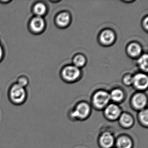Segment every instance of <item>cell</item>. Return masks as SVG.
<instances>
[{
    "label": "cell",
    "mask_w": 148,
    "mask_h": 148,
    "mask_svg": "<svg viewBox=\"0 0 148 148\" xmlns=\"http://www.w3.org/2000/svg\"><path fill=\"white\" fill-rule=\"evenodd\" d=\"M110 95L105 91L98 92L93 97V103L96 107L102 108L105 107L110 101Z\"/></svg>",
    "instance_id": "cell-2"
},
{
    "label": "cell",
    "mask_w": 148,
    "mask_h": 148,
    "mask_svg": "<svg viewBox=\"0 0 148 148\" xmlns=\"http://www.w3.org/2000/svg\"><path fill=\"white\" fill-rule=\"evenodd\" d=\"M100 142L104 148H110L114 143V138L110 133L106 132L101 136Z\"/></svg>",
    "instance_id": "cell-9"
},
{
    "label": "cell",
    "mask_w": 148,
    "mask_h": 148,
    "mask_svg": "<svg viewBox=\"0 0 148 148\" xmlns=\"http://www.w3.org/2000/svg\"><path fill=\"white\" fill-rule=\"evenodd\" d=\"M120 122L121 124L123 126L129 127L132 125L133 119L129 114L124 113L120 116Z\"/></svg>",
    "instance_id": "cell-15"
},
{
    "label": "cell",
    "mask_w": 148,
    "mask_h": 148,
    "mask_svg": "<svg viewBox=\"0 0 148 148\" xmlns=\"http://www.w3.org/2000/svg\"><path fill=\"white\" fill-rule=\"evenodd\" d=\"M30 26L32 31L34 32H40L45 28V21L42 17L36 16L31 20Z\"/></svg>",
    "instance_id": "cell-6"
},
{
    "label": "cell",
    "mask_w": 148,
    "mask_h": 148,
    "mask_svg": "<svg viewBox=\"0 0 148 148\" xmlns=\"http://www.w3.org/2000/svg\"><path fill=\"white\" fill-rule=\"evenodd\" d=\"M133 77H132L131 76H126L124 79V82L125 84L127 85H130L133 83Z\"/></svg>",
    "instance_id": "cell-21"
},
{
    "label": "cell",
    "mask_w": 148,
    "mask_h": 148,
    "mask_svg": "<svg viewBox=\"0 0 148 148\" xmlns=\"http://www.w3.org/2000/svg\"><path fill=\"white\" fill-rule=\"evenodd\" d=\"M115 35L112 31L107 30L104 31L100 35V40L105 45H110L114 41Z\"/></svg>",
    "instance_id": "cell-10"
},
{
    "label": "cell",
    "mask_w": 148,
    "mask_h": 148,
    "mask_svg": "<svg viewBox=\"0 0 148 148\" xmlns=\"http://www.w3.org/2000/svg\"><path fill=\"white\" fill-rule=\"evenodd\" d=\"M3 49H2V47L0 45V60L2 58V56H3Z\"/></svg>",
    "instance_id": "cell-22"
},
{
    "label": "cell",
    "mask_w": 148,
    "mask_h": 148,
    "mask_svg": "<svg viewBox=\"0 0 148 148\" xmlns=\"http://www.w3.org/2000/svg\"><path fill=\"white\" fill-rule=\"evenodd\" d=\"M57 21L60 26H65L70 21V16L66 13H62L58 16Z\"/></svg>",
    "instance_id": "cell-13"
},
{
    "label": "cell",
    "mask_w": 148,
    "mask_h": 148,
    "mask_svg": "<svg viewBox=\"0 0 148 148\" xmlns=\"http://www.w3.org/2000/svg\"><path fill=\"white\" fill-rule=\"evenodd\" d=\"M148 110H143L140 112L139 118L141 122L144 125H147L148 123Z\"/></svg>",
    "instance_id": "cell-19"
},
{
    "label": "cell",
    "mask_w": 148,
    "mask_h": 148,
    "mask_svg": "<svg viewBox=\"0 0 148 148\" xmlns=\"http://www.w3.org/2000/svg\"><path fill=\"white\" fill-rule=\"evenodd\" d=\"M90 112V106L85 103L79 104L73 112L71 115L75 118L84 119L88 116Z\"/></svg>",
    "instance_id": "cell-3"
},
{
    "label": "cell",
    "mask_w": 148,
    "mask_h": 148,
    "mask_svg": "<svg viewBox=\"0 0 148 148\" xmlns=\"http://www.w3.org/2000/svg\"><path fill=\"white\" fill-rule=\"evenodd\" d=\"M128 51L130 55L132 57H136L140 54L142 49L139 45L133 43L129 46Z\"/></svg>",
    "instance_id": "cell-14"
},
{
    "label": "cell",
    "mask_w": 148,
    "mask_h": 148,
    "mask_svg": "<svg viewBox=\"0 0 148 148\" xmlns=\"http://www.w3.org/2000/svg\"><path fill=\"white\" fill-rule=\"evenodd\" d=\"M80 75V71L75 66H69L66 67L63 71V75L66 79L73 81L77 79Z\"/></svg>",
    "instance_id": "cell-4"
},
{
    "label": "cell",
    "mask_w": 148,
    "mask_h": 148,
    "mask_svg": "<svg viewBox=\"0 0 148 148\" xmlns=\"http://www.w3.org/2000/svg\"><path fill=\"white\" fill-rule=\"evenodd\" d=\"M9 95L10 101L16 105L23 104L26 100L27 92L25 87L18 84L13 86L9 91Z\"/></svg>",
    "instance_id": "cell-1"
},
{
    "label": "cell",
    "mask_w": 148,
    "mask_h": 148,
    "mask_svg": "<svg viewBox=\"0 0 148 148\" xmlns=\"http://www.w3.org/2000/svg\"><path fill=\"white\" fill-rule=\"evenodd\" d=\"M73 62L76 67H81L85 64L86 59L82 55H77L74 58Z\"/></svg>",
    "instance_id": "cell-18"
},
{
    "label": "cell",
    "mask_w": 148,
    "mask_h": 148,
    "mask_svg": "<svg viewBox=\"0 0 148 148\" xmlns=\"http://www.w3.org/2000/svg\"><path fill=\"white\" fill-rule=\"evenodd\" d=\"M33 10L37 16L41 17L46 12L47 8L45 5L43 3H38L34 6Z\"/></svg>",
    "instance_id": "cell-12"
},
{
    "label": "cell",
    "mask_w": 148,
    "mask_h": 148,
    "mask_svg": "<svg viewBox=\"0 0 148 148\" xmlns=\"http://www.w3.org/2000/svg\"><path fill=\"white\" fill-rule=\"evenodd\" d=\"M132 103L135 108L138 109H143L146 105L147 98L144 94L138 93L133 97Z\"/></svg>",
    "instance_id": "cell-8"
},
{
    "label": "cell",
    "mask_w": 148,
    "mask_h": 148,
    "mask_svg": "<svg viewBox=\"0 0 148 148\" xmlns=\"http://www.w3.org/2000/svg\"><path fill=\"white\" fill-rule=\"evenodd\" d=\"M133 83L138 89L144 90L148 86V77L146 75L143 73L137 74L133 77Z\"/></svg>",
    "instance_id": "cell-5"
},
{
    "label": "cell",
    "mask_w": 148,
    "mask_h": 148,
    "mask_svg": "<svg viewBox=\"0 0 148 148\" xmlns=\"http://www.w3.org/2000/svg\"><path fill=\"white\" fill-rule=\"evenodd\" d=\"M138 64L141 69L144 71H148V55H143L138 60Z\"/></svg>",
    "instance_id": "cell-17"
},
{
    "label": "cell",
    "mask_w": 148,
    "mask_h": 148,
    "mask_svg": "<svg viewBox=\"0 0 148 148\" xmlns=\"http://www.w3.org/2000/svg\"><path fill=\"white\" fill-rule=\"evenodd\" d=\"M132 145L131 140L129 138L125 136L119 138L116 143L117 148H131Z\"/></svg>",
    "instance_id": "cell-11"
},
{
    "label": "cell",
    "mask_w": 148,
    "mask_h": 148,
    "mask_svg": "<svg viewBox=\"0 0 148 148\" xmlns=\"http://www.w3.org/2000/svg\"><path fill=\"white\" fill-rule=\"evenodd\" d=\"M110 97L116 102H119L123 98V93L120 90H115L112 91L110 95Z\"/></svg>",
    "instance_id": "cell-16"
},
{
    "label": "cell",
    "mask_w": 148,
    "mask_h": 148,
    "mask_svg": "<svg viewBox=\"0 0 148 148\" xmlns=\"http://www.w3.org/2000/svg\"><path fill=\"white\" fill-rule=\"evenodd\" d=\"M120 109L117 106L114 104H111L106 107L105 110L106 115L107 117L112 119L117 118L120 116Z\"/></svg>",
    "instance_id": "cell-7"
},
{
    "label": "cell",
    "mask_w": 148,
    "mask_h": 148,
    "mask_svg": "<svg viewBox=\"0 0 148 148\" xmlns=\"http://www.w3.org/2000/svg\"><path fill=\"white\" fill-rule=\"evenodd\" d=\"M28 81L27 79L25 77H21L18 79V83L17 84L21 86L25 87L27 84Z\"/></svg>",
    "instance_id": "cell-20"
}]
</instances>
